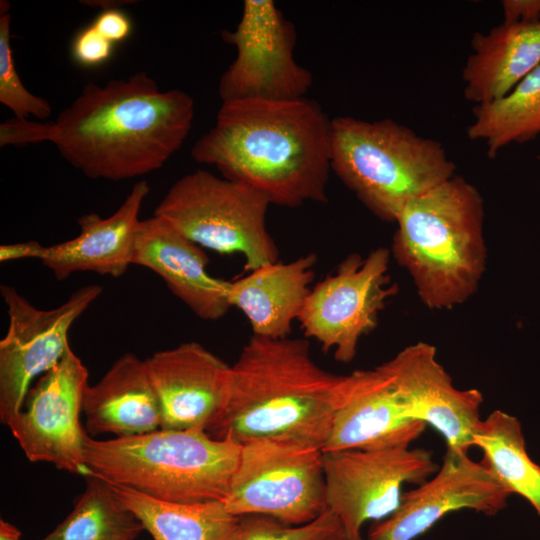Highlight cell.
Returning <instances> with one entry per match:
<instances>
[{
  "mask_svg": "<svg viewBox=\"0 0 540 540\" xmlns=\"http://www.w3.org/2000/svg\"><path fill=\"white\" fill-rule=\"evenodd\" d=\"M88 385V370L69 347L29 389L22 410L7 426L28 460L84 478L91 474L85 460L89 434L80 421Z\"/></svg>",
  "mask_w": 540,
  "mask_h": 540,
  "instance_id": "13",
  "label": "cell"
},
{
  "mask_svg": "<svg viewBox=\"0 0 540 540\" xmlns=\"http://www.w3.org/2000/svg\"><path fill=\"white\" fill-rule=\"evenodd\" d=\"M331 170L376 217L395 223L403 208L455 175L443 145L392 119H331Z\"/></svg>",
  "mask_w": 540,
  "mask_h": 540,
  "instance_id": "6",
  "label": "cell"
},
{
  "mask_svg": "<svg viewBox=\"0 0 540 540\" xmlns=\"http://www.w3.org/2000/svg\"><path fill=\"white\" fill-rule=\"evenodd\" d=\"M73 509L40 540H135L144 530L110 484L89 475Z\"/></svg>",
  "mask_w": 540,
  "mask_h": 540,
  "instance_id": "26",
  "label": "cell"
},
{
  "mask_svg": "<svg viewBox=\"0 0 540 540\" xmlns=\"http://www.w3.org/2000/svg\"><path fill=\"white\" fill-rule=\"evenodd\" d=\"M483 221L479 190L456 174L398 215L391 252L429 309L452 308L476 292L487 257Z\"/></svg>",
  "mask_w": 540,
  "mask_h": 540,
  "instance_id": "4",
  "label": "cell"
},
{
  "mask_svg": "<svg viewBox=\"0 0 540 540\" xmlns=\"http://www.w3.org/2000/svg\"><path fill=\"white\" fill-rule=\"evenodd\" d=\"M21 531L13 524L0 520V540H21Z\"/></svg>",
  "mask_w": 540,
  "mask_h": 540,
  "instance_id": "34",
  "label": "cell"
},
{
  "mask_svg": "<svg viewBox=\"0 0 540 540\" xmlns=\"http://www.w3.org/2000/svg\"><path fill=\"white\" fill-rule=\"evenodd\" d=\"M386 364L404 414L431 425L443 436L447 448L468 452L482 420L481 392L456 388L437 360L435 347L425 342L407 346Z\"/></svg>",
  "mask_w": 540,
  "mask_h": 540,
  "instance_id": "15",
  "label": "cell"
},
{
  "mask_svg": "<svg viewBox=\"0 0 540 540\" xmlns=\"http://www.w3.org/2000/svg\"><path fill=\"white\" fill-rule=\"evenodd\" d=\"M343 378L315 362L307 339L252 335L231 365L227 402L206 431L238 444L283 438L323 448Z\"/></svg>",
  "mask_w": 540,
  "mask_h": 540,
  "instance_id": "3",
  "label": "cell"
},
{
  "mask_svg": "<svg viewBox=\"0 0 540 540\" xmlns=\"http://www.w3.org/2000/svg\"><path fill=\"white\" fill-rule=\"evenodd\" d=\"M472 446L482 450V464L512 494L524 497L540 515V467L525 446L516 417L495 410L476 427Z\"/></svg>",
  "mask_w": 540,
  "mask_h": 540,
  "instance_id": "24",
  "label": "cell"
},
{
  "mask_svg": "<svg viewBox=\"0 0 540 540\" xmlns=\"http://www.w3.org/2000/svg\"><path fill=\"white\" fill-rule=\"evenodd\" d=\"M438 468L428 450L410 445L323 450L327 509L341 522L346 540H362L365 522L381 521L398 508L405 484L419 485Z\"/></svg>",
  "mask_w": 540,
  "mask_h": 540,
  "instance_id": "9",
  "label": "cell"
},
{
  "mask_svg": "<svg viewBox=\"0 0 540 540\" xmlns=\"http://www.w3.org/2000/svg\"><path fill=\"white\" fill-rule=\"evenodd\" d=\"M110 486L153 540L243 539L242 516L230 513L223 501L175 503L150 497L128 487Z\"/></svg>",
  "mask_w": 540,
  "mask_h": 540,
  "instance_id": "23",
  "label": "cell"
},
{
  "mask_svg": "<svg viewBox=\"0 0 540 540\" xmlns=\"http://www.w3.org/2000/svg\"><path fill=\"white\" fill-rule=\"evenodd\" d=\"M317 256L308 253L290 262L279 261L229 281L231 307L247 318L252 335L280 339L289 337L292 324L311 291Z\"/></svg>",
  "mask_w": 540,
  "mask_h": 540,
  "instance_id": "20",
  "label": "cell"
},
{
  "mask_svg": "<svg viewBox=\"0 0 540 540\" xmlns=\"http://www.w3.org/2000/svg\"><path fill=\"white\" fill-rule=\"evenodd\" d=\"M45 247L37 241L3 244L0 246V261L8 262L26 258L41 260Z\"/></svg>",
  "mask_w": 540,
  "mask_h": 540,
  "instance_id": "33",
  "label": "cell"
},
{
  "mask_svg": "<svg viewBox=\"0 0 540 540\" xmlns=\"http://www.w3.org/2000/svg\"><path fill=\"white\" fill-rule=\"evenodd\" d=\"M504 22H531L540 20V0H504Z\"/></svg>",
  "mask_w": 540,
  "mask_h": 540,
  "instance_id": "32",
  "label": "cell"
},
{
  "mask_svg": "<svg viewBox=\"0 0 540 540\" xmlns=\"http://www.w3.org/2000/svg\"><path fill=\"white\" fill-rule=\"evenodd\" d=\"M510 494L468 452L446 448L438 470L403 493L398 508L374 523L366 540H412L444 515L461 509L495 515L505 507Z\"/></svg>",
  "mask_w": 540,
  "mask_h": 540,
  "instance_id": "14",
  "label": "cell"
},
{
  "mask_svg": "<svg viewBox=\"0 0 540 540\" xmlns=\"http://www.w3.org/2000/svg\"><path fill=\"white\" fill-rule=\"evenodd\" d=\"M242 540H346L343 526L330 510L302 525L263 515L242 516Z\"/></svg>",
  "mask_w": 540,
  "mask_h": 540,
  "instance_id": "28",
  "label": "cell"
},
{
  "mask_svg": "<svg viewBox=\"0 0 540 540\" xmlns=\"http://www.w3.org/2000/svg\"><path fill=\"white\" fill-rule=\"evenodd\" d=\"M92 24L113 44L125 41L133 30L129 16L116 8L102 10Z\"/></svg>",
  "mask_w": 540,
  "mask_h": 540,
  "instance_id": "31",
  "label": "cell"
},
{
  "mask_svg": "<svg viewBox=\"0 0 540 540\" xmlns=\"http://www.w3.org/2000/svg\"><path fill=\"white\" fill-rule=\"evenodd\" d=\"M10 4L0 1V102L9 108L15 118L34 116L40 120L52 113L51 105L42 97L29 92L17 73L11 48Z\"/></svg>",
  "mask_w": 540,
  "mask_h": 540,
  "instance_id": "27",
  "label": "cell"
},
{
  "mask_svg": "<svg viewBox=\"0 0 540 540\" xmlns=\"http://www.w3.org/2000/svg\"><path fill=\"white\" fill-rule=\"evenodd\" d=\"M52 132L53 122L40 123L27 119H9L0 125V146L50 142Z\"/></svg>",
  "mask_w": 540,
  "mask_h": 540,
  "instance_id": "30",
  "label": "cell"
},
{
  "mask_svg": "<svg viewBox=\"0 0 540 540\" xmlns=\"http://www.w3.org/2000/svg\"><path fill=\"white\" fill-rule=\"evenodd\" d=\"M150 192L146 181L137 182L120 207L109 217L96 213L78 219L80 233L73 239L46 246L41 258L57 280L74 273L94 272L114 278L132 264L141 220L140 209Z\"/></svg>",
  "mask_w": 540,
  "mask_h": 540,
  "instance_id": "19",
  "label": "cell"
},
{
  "mask_svg": "<svg viewBox=\"0 0 540 540\" xmlns=\"http://www.w3.org/2000/svg\"><path fill=\"white\" fill-rule=\"evenodd\" d=\"M221 37L236 48L235 59L219 80L222 102L306 97L313 77L295 60L294 24L274 1L245 0L235 30H223Z\"/></svg>",
  "mask_w": 540,
  "mask_h": 540,
  "instance_id": "11",
  "label": "cell"
},
{
  "mask_svg": "<svg viewBox=\"0 0 540 540\" xmlns=\"http://www.w3.org/2000/svg\"><path fill=\"white\" fill-rule=\"evenodd\" d=\"M269 205L248 185L197 169L170 187L154 215L202 248L240 254L252 271L279 258L266 225Z\"/></svg>",
  "mask_w": 540,
  "mask_h": 540,
  "instance_id": "7",
  "label": "cell"
},
{
  "mask_svg": "<svg viewBox=\"0 0 540 540\" xmlns=\"http://www.w3.org/2000/svg\"><path fill=\"white\" fill-rule=\"evenodd\" d=\"M467 128L470 140L482 141L489 157L511 143H521L540 133V65L505 96L475 105Z\"/></svg>",
  "mask_w": 540,
  "mask_h": 540,
  "instance_id": "25",
  "label": "cell"
},
{
  "mask_svg": "<svg viewBox=\"0 0 540 540\" xmlns=\"http://www.w3.org/2000/svg\"><path fill=\"white\" fill-rule=\"evenodd\" d=\"M161 411V428L207 429L229 395L231 365L198 342L155 352L144 360Z\"/></svg>",
  "mask_w": 540,
  "mask_h": 540,
  "instance_id": "16",
  "label": "cell"
},
{
  "mask_svg": "<svg viewBox=\"0 0 540 540\" xmlns=\"http://www.w3.org/2000/svg\"><path fill=\"white\" fill-rule=\"evenodd\" d=\"M390 255L385 247L366 257L349 254L312 287L297 321L305 337L332 351L335 360L355 358L361 338L377 327L379 313L397 293L388 274Z\"/></svg>",
  "mask_w": 540,
  "mask_h": 540,
  "instance_id": "10",
  "label": "cell"
},
{
  "mask_svg": "<svg viewBox=\"0 0 540 540\" xmlns=\"http://www.w3.org/2000/svg\"><path fill=\"white\" fill-rule=\"evenodd\" d=\"M462 69L464 96L475 105L509 93L540 65V20L502 22L477 32Z\"/></svg>",
  "mask_w": 540,
  "mask_h": 540,
  "instance_id": "22",
  "label": "cell"
},
{
  "mask_svg": "<svg viewBox=\"0 0 540 540\" xmlns=\"http://www.w3.org/2000/svg\"><path fill=\"white\" fill-rule=\"evenodd\" d=\"M82 413L89 435L128 437L160 429V405L144 360L133 353L119 357L86 388Z\"/></svg>",
  "mask_w": 540,
  "mask_h": 540,
  "instance_id": "21",
  "label": "cell"
},
{
  "mask_svg": "<svg viewBox=\"0 0 540 540\" xmlns=\"http://www.w3.org/2000/svg\"><path fill=\"white\" fill-rule=\"evenodd\" d=\"M202 247L165 219L141 220L132 264L152 270L196 316L218 320L230 310L229 281L209 274Z\"/></svg>",
  "mask_w": 540,
  "mask_h": 540,
  "instance_id": "18",
  "label": "cell"
},
{
  "mask_svg": "<svg viewBox=\"0 0 540 540\" xmlns=\"http://www.w3.org/2000/svg\"><path fill=\"white\" fill-rule=\"evenodd\" d=\"M194 112L188 93L161 91L146 72L90 82L53 122L50 142L89 178H137L163 167L181 148Z\"/></svg>",
  "mask_w": 540,
  "mask_h": 540,
  "instance_id": "2",
  "label": "cell"
},
{
  "mask_svg": "<svg viewBox=\"0 0 540 540\" xmlns=\"http://www.w3.org/2000/svg\"><path fill=\"white\" fill-rule=\"evenodd\" d=\"M8 329L0 341V420L8 424L22 410L32 381L52 369L70 347L73 323L101 295L102 287L77 289L60 306L42 310L13 286L1 285Z\"/></svg>",
  "mask_w": 540,
  "mask_h": 540,
  "instance_id": "12",
  "label": "cell"
},
{
  "mask_svg": "<svg viewBox=\"0 0 540 540\" xmlns=\"http://www.w3.org/2000/svg\"><path fill=\"white\" fill-rule=\"evenodd\" d=\"M331 119L307 97L223 101L192 158L248 185L270 204L325 203L331 170Z\"/></svg>",
  "mask_w": 540,
  "mask_h": 540,
  "instance_id": "1",
  "label": "cell"
},
{
  "mask_svg": "<svg viewBox=\"0 0 540 540\" xmlns=\"http://www.w3.org/2000/svg\"><path fill=\"white\" fill-rule=\"evenodd\" d=\"M241 444L205 429L167 430L96 440L88 435L91 472L114 485L175 503L223 501L237 468Z\"/></svg>",
  "mask_w": 540,
  "mask_h": 540,
  "instance_id": "5",
  "label": "cell"
},
{
  "mask_svg": "<svg viewBox=\"0 0 540 540\" xmlns=\"http://www.w3.org/2000/svg\"><path fill=\"white\" fill-rule=\"evenodd\" d=\"M426 425L403 412L386 362L344 375L324 451L410 445Z\"/></svg>",
  "mask_w": 540,
  "mask_h": 540,
  "instance_id": "17",
  "label": "cell"
},
{
  "mask_svg": "<svg viewBox=\"0 0 540 540\" xmlns=\"http://www.w3.org/2000/svg\"><path fill=\"white\" fill-rule=\"evenodd\" d=\"M223 503L236 516L263 515L290 525L313 521L327 510L323 448L283 438L242 443Z\"/></svg>",
  "mask_w": 540,
  "mask_h": 540,
  "instance_id": "8",
  "label": "cell"
},
{
  "mask_svg": "<svg viewBox=\"0 0 540 540\" xmlns=\"http://www.w3.org/2000/svg\"><path fill=\"white\" fill-rule=\"evenodd\" d=\"M114 45L91 23L75 35L71 43V55L83 67H98L111 58Z\"/></svg>",
  "mask_w": 540,
  "mask_h": 540,
  "instance_id": "29",
  "label": "cell"
}]
</instances>
